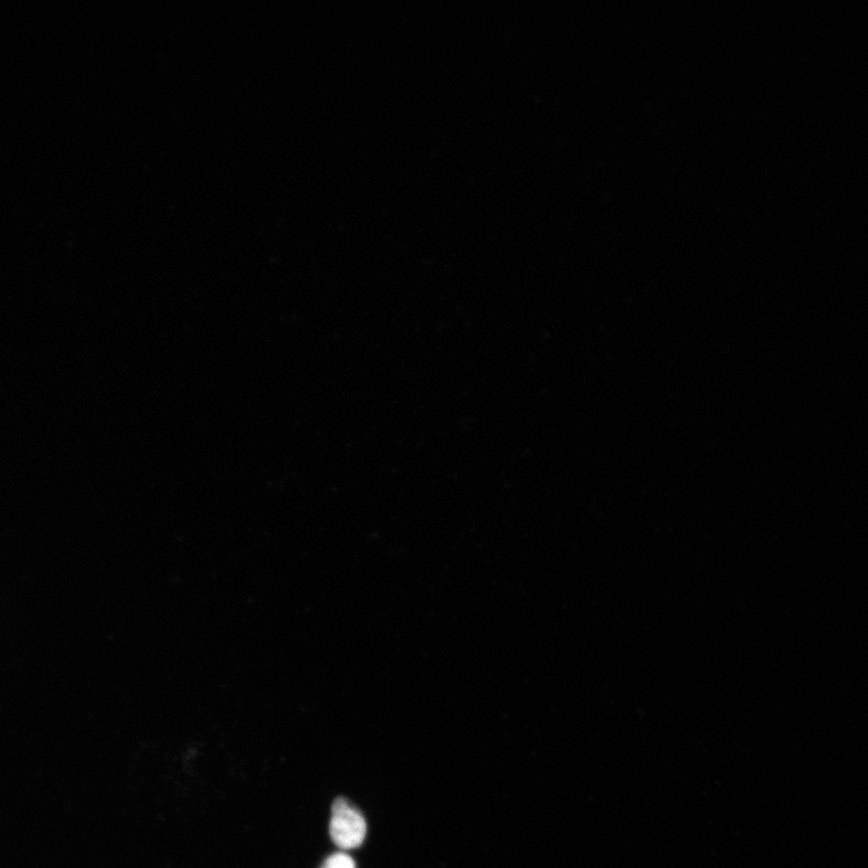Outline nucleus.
<instances>
[{
	"label": "nucleus",
	"instance_id": "obj_1",
	"mask_svg": "<svg viewBox=\"0 0 868 868\" xmlns=\"http://www.w3.org/2000/svg\"><path fill=\"white\" fill-rule=\"evenodd\" d=\"M330 834L340 849L359 848L366 838V820L349 801L337 799L332 806Z\"/></svg>",
	"mask_w": 868,
	"mask_h": 868
},
{
	"label": "nucleus",
	"instance_id": "obj_2",
	"mask_svg": "<svg viewBox=\"0 0 868 868\" xmlns=\"http://www.w3.org/2000/svg\"><path fill=\"white\" fill-rule=\"evenodd\" d=\"M321 868H356V866L351 856L344 853H337L330 856Z\"/></svg>",
	"mask_w": 868,
	"mask_h": 868
}]
</instances>
